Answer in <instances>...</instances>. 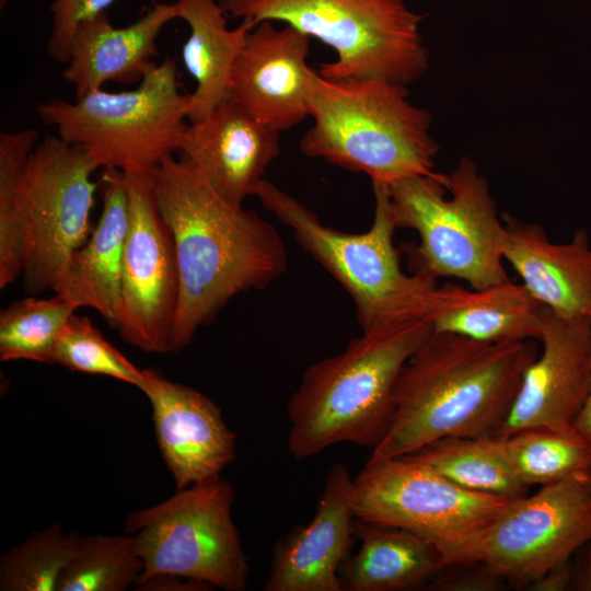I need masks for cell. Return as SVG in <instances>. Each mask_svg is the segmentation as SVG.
Segmentation results:
<instances>
[{
	"mask_svg": "<svg viewBox=\"0 0 591 591\" xmlns=\"http://www.w3.org/2000/svg\"><path fill=\"white\" fill-rule=\"evenodd\" d=\"M155 194L175 243L179 290L170 352L189 345L241 292L282 276L288 252L278 230L253 210L221 197L186 159L155 169Z\"/></svg>",
	"mask_w": 591,
	"mask_h": 591,
	"instance_id": "1",
	"label": "cell"
},
{
	"mask_svg": "<svg viewBox=\"0 0 591 591\" xmlns=\"http://www.w3.org/2000/svg\"><path fill=\"white\" fill-rule=\"evenodd\" d=\"M536 340L487 344L434 332L402 369L392 422L370 459L412 454L445 437H496Z\"/></svg>",
	"mask_w": 591,
	"mask_h": 591,
	"instance_id": "2",
	"label": "cell"
},
{
	"mask_svg": "<svg viewBox=\"0 0 591 591\" xmlns=\"http://www.w3.org/2000/svg\"><path fill=\"white\" fill-rule=\"evenodd\" d=\"M432 333L426 317L387 324L310 366L287 407L292 457L305 460L340 442L373 450L392 422L402 369Z\"/></svg>",
	"mask_w": 591,
	"mask_h": 591,
	"instance_id": "3",
	"label": "cell"
},
{
	"mask_svg": "<svg viewBox=\"0 0 591 591\" xmlns=\"http://www.w3.org/2000/svg\"><path fill=\"white\" fill-rule=\"evenodd\" d=\"M313 124L300 150L389 185L414 175H433L439 144L430 135L431 114L408 101L406 85L383 80H329L308 76Z\"/></svg>",
	"mask_w": 591,
	"mask_h": 591,
	"instance_id": "4",
	"label": "cell"
},
{
	"mask_svg": "<svg viewBox=\"0 0 591 591\" xmlns=\"http://www.w3.org/2000/svg\"><path fill=\"white\" fill-rule=\"evenodd\" d=\"M386 186L397 228L419 235L418 244L402 247L412 274L431 281L456 278L472 289L509 279L503 221L472 159L463 157L449 174L407 176Z\"/></svg>",
	"mask_w": 591,
	"mask_h": 591,
	"instance_id": "5",
	"label": "cell"
},
{
	"mask_svg": "<svg viewBox=\"0 0 591 591\" xmlns=\"http://www.w3.org/2000/svg\"><path fill=\"white\" fill-rule=\"evenodd\" d=\"M374 217L362 233L324 224L297 198L267 179L256 197L293 233L298 244L349 293L362 332L412 318H429L439 297L437 281L406 274L394 245L397 229L387 186L372 183Z\"/></svg>",
	"mask_w": 591,
	"mask_h": 591,
	"instance_id": "6",
	"label": "cell"
},
{
	"mask_svg": "<svg viewBox=\"0 0 591 591\" xmlns=\"http://www.w3.org/2000/svg\"><path fill=\"white\" fill-rule=\"evenodd\" d=\"M231 18L255 25L280 21L336 53L320 65L329 80H383L408 85L429 69L420 35L426 14L405 0H218Z\"/></svg>",
	"mask_w": 591,
	"mask_h": 591,
	"instance_id": "7",
	"label": "cell"
},
{
	"mask_svg": "<svg viewBox=\"0 0 591 591\" xmlns=\"http://www.w3.org/2000/svg\"><path fill=\"white\" fill-rule=\"evenodd\" d=\"M188 99L179 91L175 60L165 59L134 90L100 89L74 102L50 99L36 112L44 125L82 148L99 167L153 171L178 149Z\"/></svg>",
	"mask_w": 591,
	"mask_h": 591,
	"instance_id": "8",
	"label": "cell"
},
{
	"mask_svg": "<svg viewBox=\"0 0 591 591\" xmlns=\"http://www.w3.org/2000/svg\"><path fill=\"white\" fill-rule=\"evenodd\" d=\"M234 498L232 484L217 476L130 513L125 533L143 565L135 587L177 576L227 591L244 590L248 563L232 519Z\"/></svg>",
	"mask_w": 591,
	"mask_h": 591,
	"instance_id": "9",
	"label": "cell"
},
{
	"mask_svg": "<svg viewBox=\"0 0 591 591\" xmlns=\"http://www.w3.org/2000/svg\"><path fill=\"white\" fill-rule=\"evenodd\" d=\"M510 501L460 487L408 456L369 459L352 489L356 519L425 538L440 552L445 567L461 565Z\"/></svg>",
	"mask_w": 591,
	"mask_h": 591,
	"instance_id": "10",
	"label": "cell"
},
{
	"mask_svg": "<svg viewBox=\"0 0 591 591\" xmlns=\"http://www.w3.org/2000/svg\"><path fill=\"white\" fill-rule=\"evenodd\" d=\"M97 169L82 148L59 136L46 135L30 154L15 200L27 291L56 292L86 242Z\"/></svg>",
	"mask_w": 591,
	"mask_h": 591,
	"instance_id": "11",
	"label": "cell"
},
{
	"mask_svg": "<svg viewBox=\"0 0 591 591\" xmlns=\"http://www.w3.org/2000/svg\"><path fill=\"white\" fill-rule=\"evenodd\" d=\"M591 542V470L511 500L465 553L513 587H529Z\"/></svg>",
	"mask_w": 591,
	"mask_h": 591,
	"instance_id": "12",
	"label": "cell"
},
{
	"mask_svg": "<svg viewBox=\"0 0 591 591\" xmlns=\"http://www.w3.org/2000/svg\"><path fill=\"white\" fill-rule=\"evenodd\" d=\"M155 170L124 173L129 220L116 329L151 354L170 352L178 301V265L172 231L155 194Z\"/></svg>",
	"mask_w": 591,
	"mask_h": 591,
	"instance_id": "13",
	"label": "cell"
},
{
	"mask_svg": "<svg viewBox=\"0 0 591 591\" xmlns=\"http://www.w3.org/2000/svg\"><path fill=\"white\" fill-rule=\"evenodd\" d=\"M591 323L543 311L542 352L526 368L508 417L496 438L526 428L571 429L590 387Z\"/></svg>",
	"mask_w": 591,
	"mask_h": 591,
	"instance_id": "14",
	"label": "cell"
},
{
	"mask_svg": "<svg viewBox=\"0 0 591 591\" xmlns=\"http://www.w3.org/2000/svg\"><path fill=\"white\" fill-rule=\"evenodd\" d=\"M311 37L286 24L265 21L251 30L234 62L229 99L281 132L310 116L306 59Z\"/></svg>",
	"mask_w": 591,
	"mask_h": 591,
	"instance_id": "15",
	"label": "cell"
},
{
	"mask_svg": "<svg viewBox=\"0 0 591 591\" xmlns=\"http://www.w3.org/2000/svg\"><path fill=\"white\" fill-rule=\"evenodd\" d=\"M157 443L177 489L220 476L235 459V434L202 393L143 369Z\"/></svg>",
	"mask_w": 591,
	"mask_h": 591,
	"instance_id": "16",
	"label": "cell"
},
{
	"mask_svg": "<svg viewBox=\"0 0 591 591\" xmlns=\"http://www.w3.org/2000/svg\"><path fill=\"white\" fill-rule=\"evenodd\" d=\"M279 135L227 99L187 125L177 151L221 197L243 206L256 195L267 167L278 157Z\"/></svg>",
	"mask_w": 591,
	"mask_h": 591,
	"instance_id": "17",
	"label": "cell"
},
{
	"mask_svg": "<svg viewBox=\"0 0 591 591\" xmlns=\"http://www.w3.org/2000/svg\"><path fill=\"white\" fill-rule=\"evenodd\" d=\"M354 479L343 463L328 471L313 520L274 549L266 591H341L339 569L352 546Z\"/></svg>",
	"mask_w": 591,
	"mask_h": 591,
	"instance_id": "18",
	"label": "cell"
},
{
	"mask_svg": "<svg viewBox=\"0 0 591 591\" xmlns=\"http://www.w3.org/2000/svg\"><path fill=\"white\" fill-rule=\"evenodd\" d=\"M502 254L529 292L554 315L591 323V244L586 230L566 243L544 228L503 212Z\"/></svg>",
	"mask_w": 591,
	"mask_h": 591,
	"instance_id": "19",
	"label": "cell"
},
{
	"mask_svg": "<svg viewBox=\"0 0 591 591\" xmlns=\"http://www.w3.org/2000/svg\"><path fill=\"white\" fill-rule=\"evenodd\" d=\"M178 19L175 3H155L134 23L115 27L106 12L77 28L67 68L61 77L80 99L107 82L139 84L155 65L157 40L164 26Z\"/></svg>",
	"mask_w": 591,
	"mask_h": 591,
	"instance_id": "20",
	"label": "cell"
},
{
	"mask_svg": "<svg viewBox=\"0 0 591 591\" xmlns=\"http://www.w3.org/2000/svg\"><path fill=\"white\" fill-rule=\"evenodd\" d=\"M102 213L91 237L74 253L56 290L77 309L95 310L116 327L121 303V267L129 210L124 173L105 170L100 178Z\"/></svg>",
	"mask_w": 591,
	"mask_h": 591,
	"instance_id": "21",
	"label": "cell"
},
{
	"mask_svg": "<svg viewBox=\"0 0 591 591\" xmlns=\"http://www.w3.org/2000/svg\"><path fill=\"white\" fill-rule=\"evenodd\" d=\"M543 311L523 283L510 279L483 289L448 281L439 286L429 320L434 332L500 344L538 340Z\"/></svg>",
	"mask_w": 591,
	"mask_h": 591,
	"instance_id": "22",
	"label": "cell"
},
{
	"mask_svg": "<svg viewBox=\"0 0 591 591\" xmlns=\"http://www.w3.org/2000/svg\"><path fill=\"white\" fill-rule=\"evenodd\" d=\"M174 3L178 19L189 27L182 56L186 70L196 82L186 107L189 121H196L229 99L234 62L247 33L256 25L242 20L230 30L225 13L216 0H176Z\"/></svg>",
	"mask_w": 591,
	"mask_h": 591,
	"instance_id": "23",
	"label": "cell"
},
{
	"mask_svg": "<svg viewBox=\"0 0 591 591\" xmlns=\"http://www.w3.org/2000/svg\"><path fill=\"white\" fill-rule=\"evenodd\" d=\"M352 532L360 547L339 569L341 591L410 589L445 567L431 543L408 531L355 518Z\"/></svg>",
	"mask_w": 591,
	"mask_h": 591,
	"instance_id": "24",
	"label": "cell"
},
{
	"mask_svg": "<svg viewBox=\"0 0 591 591\" xmlns=\"http://www.w3.org/2000/svg\"><path fill=\"white\" fill-rule=\"evenodd\" d=\"M404 456L431 466L472 491L513 500L525 496L529 489L514 474L502 441L496 437H445Z\"/></svg>",
	"mask_w": 591,
	"mask_h": 591,
	"instance_id": "25",
	"label": "cell"
},
{
	"mask_svg": "<svg viewBox=\"0 0 591 591\" xmlns=\"http://www.w3.org/2000/svg\"><path fill=\"white\" fill-rule=\"evenodd\" d=\"M501 441L511 468L529 487L591 470V441L575 428H526Z\"/></svg>",
	"mask_w": 591,
	"mask_h": 591,
	"instance_id": "26",
	"label": "cell"
},
{
	"mask_svg": "<svg viewBox=\"0 0 591 591\" xmlns=\"http://www.w3.org/2000/svg\"><path fill=\"white\" fill-rule=\"evenodd\" d=\"M77 310L56 293L49 299H21L1 310V361L30 360L53 364L57 339Z\"/></svg>",
	"mask_w": 591,
	"mask_h": 591,
	"instance_id": "27",
	"label": "cell"
},
{
	"mask_svg": "<svg viewBox=\"0 0 591 591\" xmlns=\"http://www.w3.org/2000/svg\"><path fill=\"white\" fill-rule=\"evenodd\" d=\"M142 569L129 534L81 536L58 591H125L137 584Z\"/></svg>",
	"mask_w": 591,
	"mask_h": 591,
	"instance_id": "28",
	"label": "cell"
},
{
	"mask_svg": "<svg viewBox=\"0 0 591 591\" xmlns=\"http://www.w3.org/2000/svg\"><path fill=\"white\" fill-rule=\"evenodd\" d=\"M81 535L55 523L30 534L0 558L1 591H58Z\"/></svg>",
	"mask_w": 591,
	"mask_h": 591,
	"instance_id": "29",
	"label": "cell"
},
{
	"mask_svg": "<svg viewBox=\"0 0 591 591\" xmlns=\"http://www.w3.org/2000/svg\"><path fill=\"white\" fill-rule=\"evenodd\" d=\"M36 129L0 134V288L22 275V255L15 221V200L21 175L38 143Z\"/></svg>",
	"mask_w": 591,
	"mask_h": 591,
	"instance_id": "30",
	"label": "cell"
},
{
	"mask_svg": "<svg viewBox=\"0 0 591 591\" xmlns=\"http://www.w3.org/2000/svg\"><path fill=\"white\" fill-rule=\"evenodd\" d=\"M55 363L76 372L111 376L139 390L143 383V369L109 344L88 317L74 313L57 339Z\"/></svg>",
	"mask_w": 591,
	"mask_h": 591,
	"instance_id": "31",
	"label": "cell"
},
{
	"mask_svg": "<svg viewBox=\"0 0 591 591\" xmlns=\"http://www.w3.org/2000/svg\"><path fill=\"white\" fill-rule=\"evenodd\" d=\"M114 1L53 0L50 4L53 26L46 45V54L56 61L68 62L72 38L78 26L83 21L105 12Z\"/></svg>",
	"mask_w": 591,
	"mask_h": 591,
	"instance_id": "32",
	"label": "cell"
},
{
	"mask_svg": "<svg viewBox=\"0 0 591 591\" xmlns=\"http://www.w3.org/2000/svg\"><path fill=\"white\" fill-rule=\"evenodd\" d=\"M503 580L483 566L480 569L461 576L441 579L432 587L433 590L443 591H495L502 587Z\"/></svg>",
	"mask_w": 591,
	"mask_h": 591,
	"instance_id": "33",
	"label": "cell"
},
{
	"mask_svg": "<svg viewBox=\"0 0 591 591\" xmlns=\"http://www.w3.org/2000/svg\"><path fill=\"white\" fill-rule=\"evenodd\" d=\"M575 567L568 563L557 566L533 583L528 589L533 591H564L571 588Z\"/></svg>",
	"mask_w": 591,
	"mask_h": 591,
	"instance_id": "34",
	"label": "cell"
},
{
	"mask_svg": "<svg viewBox=\"0 0 591 591\" xmlns=\"http://www.w3.org/2000/svg\"><path fill=\"white\" fill-rule=\"evenodd\" d=\"M572 590L591 591V542L584 545L583 554L575 566Z\"/></svg>",
	"mask_w": 591,
	"mask_h": 591,
	"instance_id": "35",
	"label": "cell"
},
{
	"mask_svg": "<svg viewBox=\"0 0 591 591\" xmlns=\"http://www.w3.org/2000/svg\"><path fill=\"white\" fill-rule=\"evenodd\" d=\"M590 387L584 406L579 414L573 428L591 441V337L589 348Z\"/></svg>",
	"mask_w": 591,
	"mask_h": 591,
	"instance_id": "36",
	"label": "cell"
},
{
	"mask_svg": "<svg viewBox=\"0 0 591 591\" xmlns=\"http://www.w3.org/2000/svg\"><path fill=\"white\" fill-rule=\"evenodd\" d=\"M9 0H0V9L3 10L8 4Z\"/></svg>",
	"mask_w": 591,
	"mask_h": 591,
	"instance_id": "37",
	"label": "cell"
}]
</instances>
